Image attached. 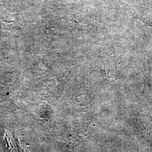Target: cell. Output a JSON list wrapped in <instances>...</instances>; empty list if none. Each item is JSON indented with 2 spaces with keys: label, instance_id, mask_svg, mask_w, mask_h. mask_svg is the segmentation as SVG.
Listing matches in <instances>:
<instances>
[{
  "label": "cell",
  "instance_id": "obj_1",
  "mask_svg": "<svg viewBox=\"0 0 152 152\" xmlns=\"http://www.w3.org/2000/svg\"><path fill=\"white\" fill-rule=\"evenodd\" d=\"M5 140L7 141L9 144V147H10L9 148L11 150V151L13 152H17V149H16V147L15 148V145L13 144L14 143V141L13 140L12 137L10 135H9V134H8L7 131L5 134Z\"/></svg>",
  "mask_w": 152,
  "mask_h": 152
}]
</instances>
